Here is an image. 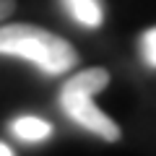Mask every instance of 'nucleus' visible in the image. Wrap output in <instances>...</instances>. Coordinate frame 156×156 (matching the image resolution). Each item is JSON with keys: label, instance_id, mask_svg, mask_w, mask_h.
<instances>
[{"label": "nucleus", "instance_id": "f257e3e1", "mask_svg": "<svg viewBox=\"0 0 156 156\" xmlns=\"http://www.w3.org/2000/svg\"><path fill=\"white\" fill-rule=\"evenodd\" d=\"M0 55L26 60L47 76H65L78 62L68 39L34 23H0Z\"/></svg>", "mask_w": 156, "mask_h": 156}, {"label": "nucleus", "instance_id": "f03ea898", "mask_svg": "<svg viewBox=\"0 0 156 156\" xmlns=\"http://www.w3.org/2000/svg\"><path fill=\"white\" fill-rule=\"evenodd\" d=\"M109 86V70L107 68H86V70H78L76 76H70L62 83L60 89V107L68 117L78 128L89 130V133L99 135L101 140H120L122 130L120 125L112 120L107 112H101L94 104V94L104 91Z\"/></svg>", "mask_w": 156, "mask_h": 156}, {"label": "nucleus", "instance_id": "7ed1b4c3", "mask_svg": "<svg viewBox=\"0 0 156 156\" xmlns=\"http://www.w3.org/2000/svg\"><path fill=\"white\" fill-rule=\"evenodd\" d=\"M65 13L86 29H99L104 21V3L101 0H62Z\"/></svg>", "mask_w": 156, "mask_h": 156}, {"label": "nucleus", "instance_id": "20e7f679", "mask_svg": "<svg viewBox=\"0 0 156 156\" xmlns=\"http://www.w3.org/2000/svg\"><path fill=\"white\" fill-rule=\"evenodd\" d=\"M11 130L18 140H26V143H42V140H47L52 135V125L34 115H23L18 120H13Z\"/></svg>", "mask_w": 156, "mask_h": 156}, {"label": "nucleus", "instance_id": "39448f33", "mask_svg": "<svg viewBox=\"0 0 156 156\" xmlns=\"http://www.w3.org/2000/svg\"><path fill=\"white\" fill-rule=\"evenodd\" d=\"M140 47H143V57H146V62H148L151 68H156V26L148 29V31L143 34V42H140Z\"/></svg>", "mask_w": 156, "mask_h": 156}, {"label": "nucleus", "instance_id": "423d86ee", "mask_svg": "<svg viewBox=\"0 0 156 156\" xmlns=\"http://www.w3.org/2000/svg\"><path fill=\"white\" fill-rule=\"evenodd\" d=\"M16 11V0H0V21H8Z\"/></svg>", "mask_w": 156, "mask_h": 156}, {"label": "nucleus", "instance_id": "0eeeda50", "mask_svg": "<svg viewBox=\"0 0 156 156\" xmlns=\"http://www.w3.org/2000/svg\"><path fill=\"white\" fill-rule=\"evenodd\" d=\"M0 156H13V148H11V146H5L3 140H0Z\"/></svg>", "mask_w": 156, "mask_h": 156}]
</instances>
